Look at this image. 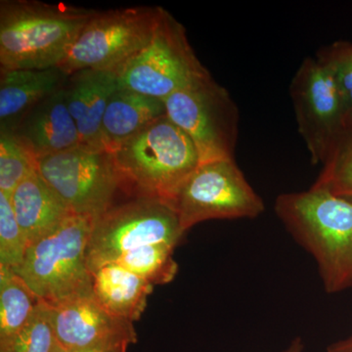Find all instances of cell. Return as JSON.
Segmentation results:
<instances>
[{"mask_svg": "<svg viewBox=\"0 0 352 352\" xmlns=\"http://www.w3.org/2000/svg\"><path fill=\"white\" fill-rule=\"evenodd\" d=\"M275 212L316 261L329 294L352 288V201L312 186L278 196Z\"/></svg>", "mask_w": 352, "mask_h": 352, "instance_id": "1", "label": "cell"}, {"mask_svg": "<svg viewBox=\"0 0 352 352\" xmlns=\"http://www.w3.org/2000/svg\"><path fill=\"white\" fill-rule=\"evenodd\" d=\"M96 10L36 0L0 1V69L59 67Z\"/></svg>", "mask_w": 352, "mask_h": 352, "instance_id": "2", "label": "cell"}, {"mask_svg": "<svg viewBox=\"0 0 352 352\" xmlns=\"http://www.w3.org/2000/svg\"><path fill=\"white\" fill-rule=\"evenodd\" d=\"M94 219L73 214L32 243L16 274L51 307L94 296L87 249Z\"/></svg>", "mask_w": 352, "mask_h": 352, "instance_id": "3", "label": "cell"}, {"mask_svg": "<svg viewBox=\"0 0 352 352\" xmlns=\"http://www.w3.org/2000/svg\"><path fill=\"white\" fill-rule=\"evenodd\" d=\"M112 154L127 192L162 200L200 164L191 139L166 115L127 139Z\"/></svg>", "mask_w": 352, "mask_h": 352, "instance_id": "4", "label": "cell"}, {"mask_svg": "<svg viewBox=\"0 0 352 352\" xmlns=\"http://www.w3.org/2000/svg\"><path fill=\"white\" fill-rule=\"evenodd\" d=\"M184 233L177 214L162 199L134 195L129 200L116 201L94 220L87 249L88 270L94 272L144 245L175 248Z\"/></svg>", "mask_w": 352, "mask_h": 352, "instance_id": "5", "label": "cell"}, {"mask_svg": "<svg viewBox=\"0 0 352 352\" xmlns=\"http://www.w3.org/2000/svg\"><path fill=\"white\" fill-rule=\"evenodd\" d=\"M164 104L166 116L195 145L200 164L234 160L239 110L210 72L171 94Z\"/></svg>", "mask_w": 352, "mask_h": 352, "instance_id": "6", "label": "cell"}, {"mask_svg": "<svg viewBox=\"0 0 352 352\" xmlns=\"http://www.w3.org/2000/svg\"><path fill=\"white\" fill-rule=\"evenodd\" d=\"M162 8L134 6L97 11L78 34L59 68L119 73L151 41Z\"/></svg>", "mask_w": 352, "mask_h": 352, "instance_id": "7", "label": "cell"}, {"mask_svg": "<svg viewBox=\"0 0 352 352\" xmlns=\"http://www.w3.org/2000/svg\"><path fill=\"white\" fill-rule=\"evenodd\" d=\"M164 201L184 232L206 220L254 219L265 210L235 160L199 164Z\"/></svg>", "mask_w": 352, "mask_h": 352, "instance_id": "8", "label": "cell"}, {"mask_svg": "<svg viewBox=\"0 0 352 352\" xmlns=\"http://www.w3.org/2000/svg\"><path fill=\"white\" fill-rule=\"evenodd\" d=\"M36 170L74 214L94 220L112 207L120 191L127 192L112 153L105 149L78 146L41 157Z\"/></svg>", "mask_w": 352, "mask_h": 352, "instance_id": "9", "label": "cell"}, {"mask_svg": "<svg viewBox=\"0 0 352 352\" xmlns=\"http://www.w3.org/2000/svg\"><path fill=\"white\" fill-rule=\"evenodd\" d=\"M208 72L196 56L184 25L162 8L151 41L118 78L120 87L164 101Z\"/></svg>", "mask_w": 352, "mask_h": 352, "instance_id": "10", "label": "cell"}, {"mask_svg": "<svg viewBox=\"0 0 352 352\" xmlns=\"http://www.w3.org/2000/svg\"><path fill=\"white\" fill-rule=\"evenodd\" d=\"M289 94L311 162L322 164L347 113L337 80L320 58L308 57L296 72Z\"/></svg>", "mask_w": 352, "mask_h": 352, "instance_id": "11", "label": "cell"}, {"mask_svg": "<svg viewBox=\"0 0 352 352\" xmlns=\"http://www.w3.org/2000/svg\"><path fill=\"white\" fill-rule=\"evenodd\" d=\"M51 308L57 344L68 351H103L138 342L133 322L109 314L94 296Z\"/></svg>", "mask_w": 352, "mask_h": 352, "instance_id": "12", "label": "cell"}, {"mask_svg": "<svg viewBox=\"0 0 352 352\" xmlns=\"http://www.w3.org/2000/svg\"><path fill=\"white\" fill-rule=\"evenodd\" d=\"M6 133L36 161L80 146L78 127L65 101L64 87L27 111Z\"/></svg>", "mask_w": 352, "mask_h": 352, "instance_id": "13", "label": "cell"}, {"mask_svg": "<svg viewBox=\"0 0 352 352\" xmlns=\"http://www.w3.org/2000/svg\"><path fill=\"white\" fill-rule=\"evenodd\" d=\"M120 87L113 72L82 69L67 76L65 101L80 135V146L104 149L102 122L111 97Z\"/></svg>", "mask_w": 352, "mask_h": 352, "instance_id": "14", "label": "cell"}, {"mask_svg": "<svg viewBox=\"0 0 352 352\" xmlns=\"http://www.w3.org/2000/svg\"><path fill=\"white\" fill-rule=\"evenodd\" d=\"M66 73L45 69H0V131L13 126L29 109L64 87Z\"/></svg>", "mask_w": 352, "mask_h": 352, "instance_id": "15", "label": "cell"}, {"mask_svg": "<svg viewBox=\"0 0 352 352\" xmlns=\"http://www.w3.org/2000/svg\"><path fill=\"white\" fill-rule=\"evenodd\" d=\"M10 199L16 219L29 245L74 214L36 170L21 183Z\"/></svg>", "mask_w": 352, "mask_h": 352, "instance_id": "16", "label": "cell"}, {"mask_svg": "<svg viewBox=\"0 0 352 352\" xmlns=\"http://www.w3.org/2000/svg\"><path fill=\"white\" fill-rule=\"evenodd\" d=\"M166 115L164 101L120 87L111 97L104 113V149L113 153L127 139Z\"/></svg>", "mask_w": 352, "mask_h": 352, "instance_id": "17", "label": "cell"}, {"mask_svg": "<svg viewBox=\"0 0 352 352\" xmlns=\"http://www.w3.org/2000/svg\"><path fill=\"white\" fill-rule=\"evenodd\" d=\"M91 275L94 298L104 309L131 322L140 318L153 285L117 263L105 264Z\"/></svg>", "mask_w": 352, "mask_h": 352, "instance_id": "18", "label": "cell"}, {"mask_svg": "<svg viewBox=\"0 0 352 352\" xmlns=\"http://www.w3.org/2000/svg\"><path fill=\"white\" fill-rule=\"evenodd\" d=\"M39 302L14 271L0 265V349L25 327Z\"/></svg>", "mask_w": 352, "mask_h": 352, "instance_id": "19", "label": "cell"}, {"mask_svg": "<svg viewBox=\"0 0 352 352\" xmlns=\"http://www.w3.org/2000/svg\"><path fill=\"white\" fill-rule=\"evenodd\" d=\"M314 186L352 201V112L346 113Z\"/></svg>", "mask_w": 352, "mask_h": 352, "instance_id": "20", "label": "cell"}, {"mask_svg": "<svg viewBox=\"0 0 352 352\" xmlns=\"http://www.w3.org/2000/svg\"><path fill=\"white\" fill-rule=\"evenodd\" d=\"M175 248L164 244L148 245L122 254L116 263L156 286L170 283L178 272L173 258Z\"/></svg>", "mask_w": 352, "mask_h": 352, "instance_id": "21", "label": "cell"}, {"mask_svg": "<svg viewBox=\"0 0 352 352\" xmlns=\"http://www.w3.org/2000/svg\"><path fill=\"white\" fill-rule=\"evenodd\" d=\"M56 344L52 308L41 300L25 327L0 352H53Z\"/></svg>", "mask_w": 352, "mask_h": 352, "instance_id": "22", "label": "cell"}, {"mask_svg": "<svg viewBox=\"0 0 352 352\" xmlns=\"http://www.w3.org/2000/svg\"><path fill=\"white\" fill-rule=\"evenodd\" d=\"M36 170V161L9 134L0 132V192L12 196L16 188Z\"/></svg>", "mask_w": 352, "mask_h": 352, "instance_id": "23", "label": "cell"}, {"mask_svg": "<svg viewBox=\"0 0 352 352\" xmlns=\"http://www.w3.org/2000/svg\"><path fill=\"white\" fill-rule=\"evenodd\" d=\"M28 245L10 197L0 192V265L17 270L24 261Z\"/></svg>", "mask_w": 352, "mask_h": 352, "instance_id": "24", "label": "cell"}, {"mask_svg": "<svg viewBox=\"0 0 352 352\" xmlns=\"http://www.w3.org/2000/svg\"><path fill=\"white\" fill-rule=\"evenodd\" d=\"M316 56L325 62L332 71L347 113L352 112V43L336 41L319 50Z\"/></svg>", "mask_w": 352, "mask_h": 352, "instance_id": "25", "label": "cell"}, {"mask_svg": "<svg viewBox=\"0 0 352 352\" xmlns=\"http://www.w3.org/2000/svg\"><path fill=\"white\" fill-rule=\"evenodd\" d=\"M327 352H352V337L328 347Z\"/></svg>", "mask_w": 352, "mask_h": 352, "instance_id": "26", "label": "cell"}, {"mask_svg": "<svg viewBox=\"0 0 352 352\" xmlns=\"http://www.w3.org/2000/svg\"><path fill=\"white\" fill-rule=\"evenodd\" d=\"M127 349L129 347L124 346L113 349H103V351H68V349H65L57 344L53 352H127Z\"/></svg>", "mask_w": 352, "mask_h": 352, "instance_id": "27", "label": "cell"}, {"mask_svg": "<svg viewBox=\"0 0 352 352\" xmlns=\"http://www.w3.org/2000/svg\"><path fill=\"white\" fill-rule=\"evenodd\" d=\"M303 351V342L302 340L298 338L289 344L288 349L283 352H302Z\"/></svg>", "mask_w": 352, "mask_h": 352, "instance_id": "28", "label": "cell"}]
</instances>
